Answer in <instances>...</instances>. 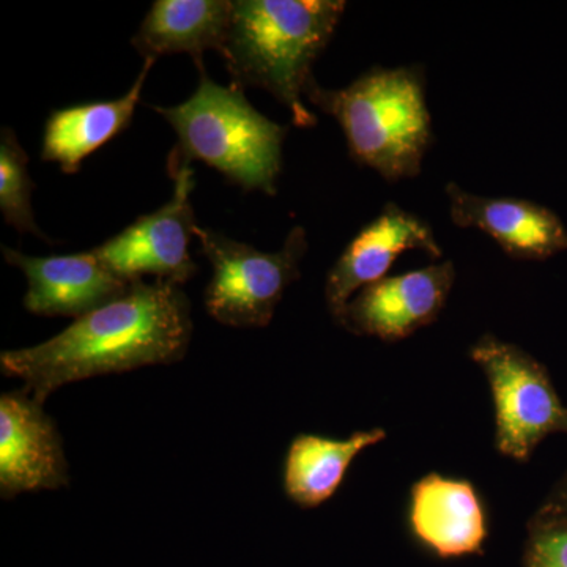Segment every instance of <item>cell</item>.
I'll use <instances>...</instances> for the list:
<instances>
[{
	"label": "cell",
	"mask_w": 567,
	"mask_h": 567,
	"mask_svg": "<svg viewBox=\"0 0 567 567\" xmlns=\"http://www.w3.org/2000/svg\"><path fill=\"white\" fill-rule=\"evenodd\" d=\"M194 235L213 267L204 293L208 315L227 327H268L286 290L300 279L309 251L305 227L295 226L276 252L259 251L199 224Z\"/></svg>",
	"instance_id": "5b68a950"
},
{
	"label": "cell",
	"mask_w": 567,
	"mask_h": 567,
	"mask_svg": "<svg viewBox=\"0 0 567 567\" xmlns=\"http://www.w3.org/2000/svg\"><path fill=\"white\" fill-rule=\"evenodd\" d=\"M199 85L177 106H152L173 126L178 147L169 162H203L245 192L278 193L282 171V144L289 126L260 114L244 89L216 84L197 65Z\"/></svg>",
	"instance_id": "277c9868"
},
{
	"label": "cell",
	"mask_w": 567,
	"mask_h": 567,
	"mask_svg": "<svg viewBox=\"0 0 567 567\" xmlns=\"http://www.w3.org/2000/svg\"><path fill=\"white\" fill-rule=\"evenodd\" d=\"M524 567H567V522L529 518Z\"/></svg>",
	"instance_id": "ac0fdd59"
},
{
	"label": "cell",
	"mask_w": 567,
	"mask_h": 567,
	"mask_svg": "<svg viewBox=\"0 0 567 567\" xmlns=\"http://www.w3.org/2000/svg\"><path fill=\"white\" fill-rule=\"evenodd\" d=\"M6 262L28 279L24 308L43 317H80L121 297L132 282L107 267L93 252L32 257L2 246Z\"/></svg>",
	"instance_id": "7c38bea8"
},
{
	"label": "cell",
	"mask_w": 567,
	"mask_h": 567,
	"mask_svg": "<svg viewBox=\"0 0 567 567\" xmlns=\"http://www.w3.org/2000/svg\"><path fill=\"white\" fill-rule=\"evenodd\" d=\"M532 518L543 522H567V470Z\"/></svg>",
	"instance_id": "d6986e66"
},
{
	"label": "cell",
	"mask_w": 567,
	"mask_h": 567,
	"mask_svg": "<svg viewBox=\"0 0 567 567\" xmlns=\"http://www.w3.org/2000/svg\"><path fill=\"white\" fill-rule=\"evenodd\" d=\"M29 155L11 128L0 134V210L7 224L20 234H33L52 244L35 223L32 208L33 182Z\"/></svg>",
	"instance_id": "e0dca14e"
},
{
	"label": "cell",
	"mask_w": 567,
	"mask_h": 567,
	"mask_svg": "<svg viewBox=\"0 0 567 567\" xmlns=\"http://www.w3.org/2000/svg\"><path fill=\"white\" fill-rule=\"evenodd\" d=\"M386 439L382 427L357 431L346 439L298 434L284 458V494L301 509H315L338 494L354 458Z\"/></svg>",
	"instance_id": "2e32d148"
},
{
	"label": "cell",
	"mask_w": 567,
	"mask_h": 567,
	"mask_svg": "<svg viewBox=\"0 0 567 567\" xmlns=\"http://www.w3.org/2000/svg\"><path fill=\"white\" fill-rule=\"evenodd\" d=\"M153 65V59L144 61L136 81L121 99L52 111L44 125L41 159L58 163L62 173H78L92 153L132 125L142 89Z\"/></svg>",
	"instance_id": "5bb4252c"
},
{
	"label": "cell",
	"mask_w": 567,
	"mask_h": 567,
	"mask_svg": "<svg viewBox=\"0 0 567 567\" xmlns=\"http://www.w3.org/2000/svg\"><path fill=\"white\" fill-rule=\"evenodd\" d=\"M173 197L158 210L142 215L121 234L92 248L115 275L140 281L145 275L183 286L199 271L189 254L197 223L192 193L196 178L192 164L169 162Z\"/></svg>",
	"instance_id": "52a82bcc"
},
{
	"label": "cell",
	"mask_w": 567,
	"mask_h": 567,
	"mask_svg": "<svg viewBox=\"0 0 567 567\" xmlns=\"http://www.w3.org/2000/svg\"><path fill=\"white\" fill-rule=\"evenodd\" d=\"M406 527L425 554L458 559L484 555L491 517L475 484L427 473L410 487Z\"/></svg>",
	"instance_id": "30bf717a"
},
{
	"label": "cell",
	"mask_w": 567,
	"mask_h": 567,
	"mask_svg": "<svg viewBox=\"0 0 567 567\" xmlns=\"http://www.w3.org/2000/svg\"><path fill=\"white\" fill-rule=\"evenodd\" d=\"M405 251H421L431 259L443 257L431 224L401 205L386 203L379 215L347 244L328 271L324 301L334 322L341 319L354 295L386 278L395 260Z\"/></svg>",
	"instance_id": "9c48e42d"
},
{
	"label": "cell",
	"mask_w": 567,
	"mask_h": 567,
	"mask_svg": "<svg viewBox=\"0 0 567 567\" xmlns=\"http://www.w3.org/2000/svg\"><path fill=\"white\" fill-rule=\"evenodd\" d=\"M346 9L342 0H235L221 52L233 84L271 93L295 125L312 128L305 87Z\"/></svg>",
	"instance_id": "7a4b0ae2"
},
{
	"label": "cell",
	"mask_w": 567,
	"mask_h": 567,
	"mask_svg": "<svg viewBox=\"0 0 567 567\" xmlns=\"http://www.w3.org/2000/svg\"><path fill=\"white\" fill-rule=\"evenodd\" d=\"M491 385L495 409V447L525 464L547 436L567 434V406L546 365L527 350L484 334L470 347Z\"/></svg>",
	"instance_id": "8992f818"
},
{
	"label": "cell",
	"mask_w": 567,
	"mask_h": 567,
	"mask_svg": "<svg viewBox=\"0 0 567 567\" xmlns=\"http://www.w3.org/2000/svg\"><path fill=\"white\" fill-rule=\"evenodd\" d=\"M451 221L488 235L507 257L539 262L567 251V229L557 213L520 197H492L446 183Z\"/></svg>",
	"instance_id": "4fadbf2b"
},
{
	"label": "cell",
	"mask_w": 567,
	"mask_h": 567,
	"mask_svg": "<svg viewBox=\"0 0 567 567\" xmlns=\"http://www.w3.org/2000/svg\"><path fill=\"white\" fill-rule=\"evenodd\" d=\"M69 462L58 425L28 391L0 395V495L69 486Z\"/></svg>",
	"instance_id": "8fae6325"
},
{
	"label": "cell",
	"mask_w": 567,
	"mask_h": 567,
	"mask_svg": "<svg viewBox=\"0 0 567 567\" xmlns=\"http://www.w3.org/2000/svg\"><path fill=\"white\" fill-rule=\"evenodd\" d=\"M454 282L453 260L386 276L354 295L336 323L354 336L402 341L439 319Z\"/></svg>",
	"instance_id": "ba28073f"
},
{
	"label": "cell",
	"mask_w": 567,
	"mask_h": 567,
	"mask_svg": "<svg viewBox=\"0 0 567 567\" xmlns=\"http://www.w3.org/2000/svg\"><path fill=\"white\" fill-rule=\"evenodd\" d=\"M233 9L230 0H156L132 39L133 48L144 61L185 52L200 65L205 51L221 54Z\"/></svg>",
	"instance_id": "9a60e30c"
},
{
	"label": "cell",
	"mask_w": 567,
	"mask_h": 567,
	"mask_svg": "<svg viewBox=\"0 0 567 567\" xmlns=\"http://www.w3.org/2000/svg\"><path fill=\"white\" fill-rule=\"evenodd\" d=\"M303 95L339 123L354 163L390 183L421 174L434 142L423 65L372 66L341 89L312 76Z\"/></svg>",
	"instance_id": "3957f363"
},
{
	"label": "cell",
	"mask_w": 567,
	"mask_h": 567,
	"mask_svg": "<svg viewBox=\"0 0 567 567\" xmlns=\"http://www.w3.org/2000/svg\"><path fill=\"white\" fill-rule=\"evenodd\" d=\"M192 334V305L182 286L140 279L54 338L3 350L0 368L3 375L22 380V390L44 404L69 383L177 363L188 352Z\"/></svg>",
	"instance_id": "6da1fadb"
}]
</instances>
